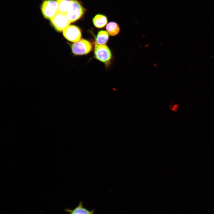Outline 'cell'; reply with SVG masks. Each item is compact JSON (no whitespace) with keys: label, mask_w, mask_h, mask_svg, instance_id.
<instances>
[{"label":"cell","mask_w":214,"mask_h":214,"mask_svg":"<svg viewBox=\"0 0 214 214\" xmlns=\"http://www.w3.org/2000/svg\"><path fill=\"white\" fill-rule=\"evenodd\" d=\"M85 11V9L77 0H71L70 6L65 14L71 23L80 19Z\"/></svg>","instance_id":"obj_1"},{"label":"cell","mask_w":214,"mask_h":214,"mask_svg":"<svg viewBox=\"0 0 214 214\" xmlns=\"http://www.w3.org/2000/svg\"><path fill=\"white\" fill-rule=\"evenodd\" d=\"M41 9L45 18L51 20L58 12V4L57 1H44L41 5Z\"/></svg>","instance_id":"obj_2"},{"label":"cell","mask_w":214,"mask_h":214,"mask_svg":"<svg viewBox=\"0 0 214 214\" xmlns=\"http://www.w3.org/2000/svg\"><path fill=\"white\" fill-rule=\"evenodd\" d=\"M95 57L98 60L108 64L112 57L111 52L106 45H97L95 44L94 49Z\"/></svg>","instance_id":"obj_3"},{"label":"cell","mask_w":214,"mask_h":214,"mask_svg":"<svg viewBox=\"0 0 214 214\" xmlns=\"http://www.w3.org/2000/svg\"><path fill=\"white\" fill-rule=\"evenodd\" d=\"M92 49V45L89 41L81 39L73 43L71 49L73 54L76 55H84L90 52Z\"/></svg>","instance_id":"obj_4"},{"label":"cell","mask_w":214,"mask_h":214,"mask_svg":"<svg viewBox=\"0 0 214 214\" xmlns=\"http://www.w3.org/2000/svg\"><path fill=\"white\" fill-rule=\"evenodd\" d=\"M51 20L53 26L59 32L63 31L71 23L65 14L59 12Z\"/></svg>","instance_id":"obj_5"},{"label":"cell","mask_w":214,"mask_h":214,"mask_svg":"<svg viewBox=\"0 0 214 214\" xmlns=\"http://www.w3.org/2000/svg\"><path fill=\"white\" fill-rule=\"evenodd\" d=\"M63 35L68 40L75 42L81 39V34L79 27L74 25H70L64 30Z\"/></svg>","instance_id":"obj_6"},{"label":"cell","mask_w":214,"mask_h":214,"mask_svg":"<svg viewBox=\"0 0 214 214\" xmlns=\"http://www.w3.org/2000/svg\"><path fill=\"white\" fill-rule=\"evenodd\" d=\"M66 211L70 214H94V210H89L84 207L82 202H80L72 210L66 209Z\"/></svg>","instance_id":"obj_7"},{"label":"cell","mask_w":214,"mask_h":214,"mask_svg":"<svg viewBox=\"0 0 214 214\" xmlns=\"http://www.w3.org/2000/svg\"><path fill=\"white\" fill-rule=\"evenodd\" d=\"M107 21V18L105 16L100 14L96 15L93 19L94 25L98 28L104 27L106 24Z\"/></svg>","instance_id":"obj_8"},{"label":"cell","mask_w":214,"mask_h":214,"mask_svg":"<svg viewBox=\"0 0 214 214\" xmlns=\"http://www.w3.org/2000/svg\"><path fill=\"white\" fill-rule=\"evenodd\" d=\"M108 38V35L107 32L103 30L100 31L98 32L96 38L95 44L100 45H105Z\"/></svg>","instance_id":"obj_9"},{"label":"cell","mask_w":214,"mask_h":214,"mask_svg":"<svg viewBox=\"0 0 214 214\" xmlns=\"http://www.w3.org/2000/svg\"><path fill=\"white\" fill-rule=\"evenodd\" d=\"M107 32L111 36H115L119 32L120 28L116 23L111 22L109 23L106 27Z\"/></svg>","instance_id":"obj_10"},{"label":"cell","mask_w":214,"mask_h":214,"mask_svg":"<svg viewBox=\"0 0 214 214\" xmlns=\"http://www.w3.org/2000/svg\"><path fill=\"white\" fill-rule=\"evenodd\" d=\"M58 12L64 13L67 12L70 6L71 0H57Z\"/></svg>","instance_id":"obj_11"}]
</instances>
